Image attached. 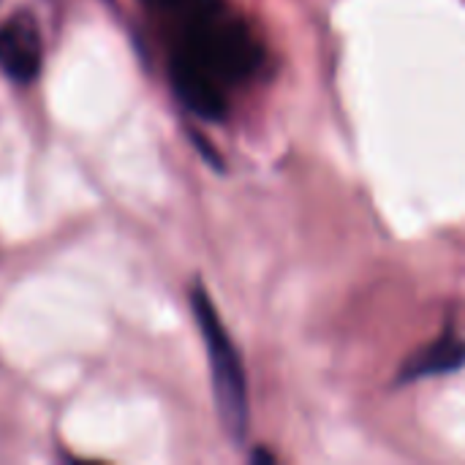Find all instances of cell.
<instances>
[{"label":"cell","instance_id":"cell-1","mask_svg":"<svg viewBox=\"0 0 465 465\" xmlns=\"http://www.w3.org/2000/svg\"><path fill=\"white\" fill-rule=\"evenodd\" d=\"M177 25L174 57H183L210 74L223 87L245 82L262 65V46L242 19H237L226 3L193 14Z\"/></svg>","mask_w":465,"mask_h":465},{"label":"cell","instance_id":"cell-2","mask_svg":"<svg viewBox=\"0 0 465 465\" xmlns=\"http://www.w3.org/2000/svg\"><path fill=\"white\" fill-rule=\"evenodd\" d=\"M191 308L204 338L221 425L234 441H242L248 433V384L240 354L202 283H196L191 292Z\"/></svg>","mask_w":465,"mask_h":465},{"label":"cell","instance_id":"cell-3","mask_svg":"<svg viewBox=\"0 0 465 465\" xmlns=\"http://www.w3.org/2000/svg\"><path fill=\"white\" fill-rule=\"evenodd\" d=\"M44 44L35 19L27 11L8 16L0 25V68L8 79L27 84L38 76Z\"/></svg>","mask_w":465,"mask_h":465},{"label":"cell","instance_id":"cell-4","mask_svg":"<svg viewBox=\"0 0 465 465\" xmlns=\"http://www.w3.org/2000/svg\"><path fill=\"white\" fill-rule=\"evenodd\" d=\"M172 84L177 98L202 120H223L226 114V87L193 63L172 54Z\"/></svg>","mask_w":465,"mask_h":465},{"label":"cell","instance_id":"cell-5","mask_svg":"<svg viewBox=\"0 0 465 465\" xmlns=\"http://www.w3.org/2000/svg\"><path fill=\"white\" fill-rule=\"evenodd\" d=\"M465 365V341L455 335H441L436 343L420 349L406 360V365L398 373V384H411L430 376H447Z\"/></svg>","mask_w":465,"mask_h":465},{"label":"cell","instance_id":"cell-6","mask_svg":"<svg viewBox=\"0 0 465 465\" xmlns=\"http://www.w3.org/2000/svg\"><path fill=\"white\" fill-rule=\"evenodd\" d=\"M251 460H253V463H275V458H272V455H270V452H262V450H256V452H253V455H251Z\"/></svg>","mask_w":465,"mask_h":465}]
</instances>
